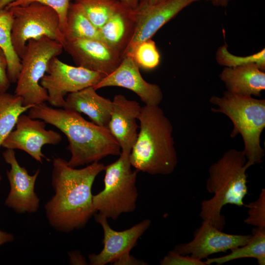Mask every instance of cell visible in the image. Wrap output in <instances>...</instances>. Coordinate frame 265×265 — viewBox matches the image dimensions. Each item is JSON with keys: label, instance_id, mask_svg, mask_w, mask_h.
<instances>
[{"label": "cell", "instance_id": "10", "mask_svg": "<svg viewBox=\"0 0 265 265\" xmlns=\"http://www.w3.org/2000/svg\"><path fill=\"white\" fill-rule=\"evenodd\" d=\"M61 140L59 133L46 130L44 121L22 114L18 118L15 129L3 141L1 146L7 149L22 150L42 163L44 159L50 160L42 153V147L56 145Z\"/></svg>", "mask_w": 265, "mask_h": 265}, {"label": "cell", "instance_id": "25", "mask_svg": "<svg viewBox=\"0 0 265 265\" xmlns=\"http://www.w3.org/2000/svg\"><path fill=\"white\" fill-rule=\"evenodd\" d=\"M82 7L86 16L98 29L117 10L120 0H74Z\"/></svg>", "mask_w": 265, "mask_h": 265}, {"label": "cell", "instance_id": "5", "mask_svg": "<svg viewBox=\"0 0 265 265\" xmlns=\"http://www.w3.org/2000/svg\"><path fill=\"white\" fill-rule=\"evenodd\" d=\"M210 102L217 106L215 112L227 116L234 129L231 137L240 134L244 143L242 151L253 165L263 161L265 151L260 144L261 134L265 127V100L225 91L222 97L212 96Z\"/></svg>", "mask_w": 265, "mask_h": 265}, {"label": "cell", "instance_id": "14", "mask_svg": "<svg viewBox=\"0 0 265 265\" xmlns=\"http://www.w3.org/2000/svg\"><path fill=\"white\" fill-rule=\"evenodd\" d=\"M94 215L96 221L103 229L104 247L99 253H92L88 255L91 265L113 263L124 256L130 254L131 250L135 246L139 238L149 228L151 222L149 219H145L129 229L117 231L110 227L107 218L98 213Z\"/></svg>", "mask_w": 265, "mask_h": 265}, {"label": "cell", "instance_id": "29", "mask_svg": "<svg viewBox=\"0 0 265 265\" xmlns=\"http://www.w3.org/2000/svg\"><path fill=\"white\" fill-rule=\"evenodd\" d=\"M244 206L248 209V216L244 222L257 228H265V189H262L256 201L244 204Z\"/></svg>", "mask_w": 265, "mask_h": 265}, {"label": "cell", "instance_id": "28", "mask_svg": "<svg viewBox=\"0 0 265 265\" xmlns=\"http://www.w3.org/2000/svg\"><path fill=\"white\" fill-rule=\"evenodd\" d=\"M71 0H15L4 8L38 2L53 9L58 14L60 20V29L64 35L67 25V16Z\"/></svg>", "mask_w": 265, "mask_h": 265}, {"label": "cell", "instance_id": "15", "mask_svg": "<svg viewBox=\"0 0 265 265\" xmlns=\"http://www.w3.org/2000/svg\"><path fill=\"white\" fill-rule=\"evenodd\" d=\"M199 0H162L149 5L141 1L136 7L137 24L133 37L122 58L139 43L151 37L184 8Z\"/></svg>", "mask_w": 265, "mask_h": 265}, {"label": "cell", "instance_id": "4", "mask_svg": "<svg viewBox=\"0 0 265 265\" xmlns=\"http://www.w3.org/2000/svg\"><path fill=\"white\" fill-rule=\"evenodd\" d=\"M252 165L243 151L230 149L210 166L206 188L214 195L201 202L200 216L203 221L222 231L226 222L221 209L227 204L244 205L243 200L248 194L246 172Z\"/></svg>", "mask_w": 265, "mask_h": 265}, {"label": "cell", "instance_id": "18", "mask_svg": "<svg viewBox=\"0 0 265 265\" xmlns=\"http://www.w3.org/2000/svg\"><path fill=\"white\" fill-rule=\"evenodd\" d=\"M137 19L136 8H131L121 2L117 10L98 29L101 40L119 53L122 58L134 33Z\"/></svg>", "mask_w": 265, "mask_h": 265}, {"label": "cell", "instance_id": "32", "mask_svg": "<svg viewBox=\"0 0 265 265\" xmlns=\"http://www.w3.org/2000/svg\"><path fill=\"white\" fill-rule=\"evenodd\" d=\"M142 260L136 259L130 254L126 255L114 262L112 264L116 265H148Z\"/></svg>", "mask_w": 265, "mask_h": 265}, {"label": "cell", "instance_id": "37", "mask_svg": "<svg viewBox=\"0 0 265 265\" xmlns=\"http://www.w3.org/2000/svg\"><path fill=\"white\" fill-rule=\"evenodd\" d=\"M15 0H0V9L4 8Z\"/></svg>", "mask_w": 265, "mask_h": 265}, {"label": "cell", "instance_id": "13", "mask_svg": "<svg viewBox=\"0 0 265 265\" xmlns=\"http://www.w3.org/2000/svg\"><path fill=\"white\" fill-rule=\"evenodd\" d=\"M193 237L191 241L176 245L174 250L202 260L212 254L226 252L246 244L251 239L252 234H227L211 223L203 221L201 226L194 232Z\"/></svg>", "mask_w": 265, "mask_h": 265}, {"label": "cell", "instance_id": "17", "mask_svg": "<svg viewBox=\"0 0 265 265\" xmlns=\"http://www.w3.org/2000/svg\"><path fill=\"white\" fill-rule=\"evenodd\" d=\"M108 129L120 147L121 152L130 154L138 134L137 120L141 106L136 101L121 94L113 99Z\"/></svg>", "mask_w": 265, "mask_h": 265}, {"label": "cell", "instance_id": "21", "mask_svg": "<svg viewBox=\"0 0 265 265\" xmlns=\"http://www.w3.org/2000/svg\"><path fill=\"white\" fill-rule=\"evenodd\" d=\"M229 254L213 258H207V265L215 263L220 265L241 258H252L259 265H265V228L255 227L252 231V238L246 244L235 248Z\"/></svg>", "mask_w": 265, "mask_h": 265}, {"label": "cell", "instance_id": "33", "mask_svg": "<svg viewBox=\"0 0 265 265\" xmlns=\"http://www.w3.org/2000/svg\"><path fill=\"white\" fill-rule=\"evenodd\" d=\"M70 263L72 264L87 265V263L79 251H73L69 253Z\"/></svg>", "mask_w": 265, "mask_h": 265}, {"label": "cell", "instance_id": "39", "mask_svg": "<svg viewBox=\"0 0 265 265\" xmlns=\"http://www.w3.org/2000/svg\"><path fill=\"white\" fill-rule=\"evenodd\" d=\"M1 180V176L0 174V182Z\"/></svg>", "mask_w": 265, "mask_h": 265}, {"label": "cell", "instance_id": "36", "mask_svg": "<svg viewBox=\"0 0 265 265\" xmlns=\"http://www.w3.org/2000/svg\"><path fill=\"white\" fill-rule=\"evenodd\" d=\"M217 6L226 7L230 0H207Z\"/></svg>", "mask_w": 265, "mask_h": 265}, {"label": "cell", "instance_id": "31", "mask_svg": "<svg viewBox=\"0 0 265 265\" xmlns=\"http://www.w3.org/2000/svg\"><path fill=\"white\" fill-rule=\"evenodd\" d=\"M7 60L3 50L0 47V93L7 91L10 85L7 73Z\"/></svg>", "mask_w": 265, "mask_h": 265}, {"label": "cell", "instance_id": "3", "mask_svg": "<svg viewBox=\"0 0 265 265\" xmlns=\"http://www.w3.org/2000/svg\"><path fill=\"white\" fill-rule=\"evenodd\" d=\"M140 130L129 154L132 166L151 175H168L176 168L177 155L173 127L159 106H141Z\"/></svg>", "mask_w": 265, "mask_h": 265}, {"label": "cell", "instance_id": "24", "mask_svg": "<svg viewBox=\"0 0 265 265\" xmlns=\"http://www.w3.org/2000/svg\"><path fill=\"white\" fill-rule=\"evenodd\" d=\"M65 37L101 40L99 29L89 20L81 5L77 2L70 4Z\"/></svg>", "mask_w": 265, "mask_h": 265}, {"label": "cell", "instance_id": "26", "mask_svg": "<svg viewBox=\"0 0 265 265\" xmlns=\"http://www.w3.org/2000/svg\"><path fill=\"white\" fill-rule=\"evenodd\" d=\"M126 56H131L139 68L147 70L156 68L160 61L159 53L151 38L137 44Z\"/></svg>", "mask_w": 265, "mask_h": 265}, {"label": "cell", "instance_id": "19", "mask_svg": "<svg viewBox=\"0 0 265 265\" xmlns=\"http://www.w3.org/2000/svg\"><path fill=\"white\" fill-rule=\"evenodd\" d=\"M65 102L63 108L84 113L95 124L108 129L112 102L99 95L93 86L69 93Z\"/></svg>", "mask_w": 265, "mask_h": 265}, {"label": "cell", "instance_id": "1", "mask_svg": "<svg viewBox=\"0 0 265 265\" xmlns=\"http://www.w3.org/2000/svg\"><path fill=\"white\" fill-rule=\"evenodd\" d=\"M105 165L99 162L77 169L57 157L53 162L52 186L54 193L45 205L50 225L60 232H70L85 226L94 215L92 187Z\"/></svg>", "mask_w": 265, "mask_h": 265}, {"label": "cell", "instance_id": "34", "mask_svg": "<svg viewBox=\"0 0 265 265\" xmlns=\"http://www.w3.org/2000/svg\"><path fill=\"white\" fill-rule=\"evenodd\" d=\"M14 240V237L13 235L0 230V246L5 243L11 242Z\"/></svg>", "mask_w": 265, "mask_h": 265}, {"label": "cell", "instance_id": "8", "mask_svg": "<svg viewBox=\"0 0 265 265\" xmlns=\"http://www.w3.org/2000/svg\"><path fill=\"white\" fill-rule=\"evenodd\" d=\"M12 13L11 39L13 48L20 58L30 39L48 37L63 47L64 35L61 31L57 13L52 8L38 2L6 8Z\"/></svg>", "mask_w": 265, "mask_h": 265}, {"label": "cell", "instance_id": "2", "mask_svg": "<svg viewBox=\"0 0 265 265\" xmlns=\"http://www.w3.org/2000/svg\"><path fill=\"white\" fill-rule=\"evenodd\" d=\"M28 115L40 119L62 132L67 137L71 153L70 167L99 162L109 155L119 156L121 150L107 128L83 118L80 113L65 108H54L45 103L33 106Z\"/></svg>", "mask_w": 265, "mask_h": 265}, {"label": "cell", "instance_id": "11", "mask_svg": "<svg viewBox=\"0 0 265 265\" xmlns=\"http://www.w3.org/2000/svg\"><path fill=\"white\" fill-rule=\"evenodd\" d=\"M2 156L10 165L6 172L10 190L5 205L18 213L36 212L39 208L40 199L35 192V185L40 169L29 175L26 169L19 164L14 150L6 149Z\"/></svg>", "mask_w": 265, "mask_h": 265}, {"label": "cell", "instance_id": "12", "mask_svg": "<svg viewBox=\"0 0 265 265\" xmlns=\"http://www.w3.org/2000/svg\"><path fill=\"white\" fill-rule=\"evenodd\" d=\"M64 49L78 66L101 73L106 76L120 65L121 55L101 40L64 37Z\"/></svg>", "mask_w": 265, "mask_h": 265}, {"label": "cell", "instance_id": "23", "mask_svg": "<svg viewBox=\"0 0 265 265\" xmlns=\"http://www.w3.org/2000/svg\"><path fill=\"white\" fill-rule=\"evenodd\" d=\"M32 106H24L23 99L15 94L0 93V148L16 126L19 116Z\"/></svg>", "mask_w": 265, "mask_h": 265}, {"label": "cell", "instance_id": "16", "mask_svg": "<svg viewBox=\"0 0 265 265\" xmlns=\"http://www.w3.org/2000/svg\"><path fill=\"white\" fill-rule=\"evenodd\" d=\"M109 86L121 87L132 91L147 106H159L163 98L159 86L144 80L139 67L130 56H125L112 73L93 87L97 90Z\"/></svg>", "mask_w": 265, "mask_h": 265}, {"label": "cell", "instance_id": "30", "mask_svg": "<svg viewBox=\"0 0 265 265\" xmlns=\"http://www.w3.org/2000/svg\"><path fill=\"white\" fill-rule=\"evenodd\" d=\"M159 264L161 265H207L205 261L190 255L180 254L174 250L169 251Z\"/></svg>", "mask_w": 265, "mask_h": 265}, {"label": "cell", "instance_id": "22", "mask_svg": "<svg viewBox=\"0 0 265 265\" xmlns=\"http://www.w3.org/2000/svg\"><path fill=\"white\" fill-rule=\"evenodd\" d=\"M13 20V15L9 9H0V47L6 56L7 73L11 83L17 81L21 69L20 58L16 53L12 42Z\"/></svg>", "mask_w": 265, "mask_h": 265}, {"label": "cell", "instance_id": "9", "mask_svg": "<svg viewBox=\"0 0 265 265\" xmlns=\"http://www.w3.org/2000/svg\"><path fill=\"white\" fill-rule=\"evenodd\" d=\"M105 77L98 72L68 65L54 57L51 60L40 83L47 91L49 103L63 108L66 95L94 86Z\"/></svg>", "mask_w": 265, "mask_h": 265}, {"label": "cell", "instance_id": "7", "mask_svg": "<svg viewBox=\"0 0 265 265\" xmlns=\"http://www.w3.org/2000/svg\"><path fill=\"white\" fill-rule=\"evenodd\" d=\"M63 49L60 42L46 36L28 41L20 57L21 69L14 91L23 99L24 106H34L48 101L47 91L40 82L51 60L60 54Z\"/></svg>", "mask_w": 265, "mask_h": 265}, {"label": "cell", "instance_id": "27", "mask_svg": "<svg viewBox=\"0 0 265 265\" xmlns=\"http://www.w3.org/2000/svg\"><path fill=\"white\" fill-rule=\"evenodd\" d=\"M227 48L226 45L220 47L216 53V60L221 65L233 67L249 64H255L260 69L265 70V50L264 49L252 55L239 57L230 53Z\"/></svg>", "mask_w": 265, "mask_h": 265}, {"label": "cell", "instance_id": "6", "mask_svg": "<svg viewBox=\"0 0 265 265\" xmlns=\"http://www.w3.org/2000/svg\"><path fill=\"white\" fill-rule=\"evenodd\" d=\"M129 154L121 152L115 161L105 166L104 188L93 195L95 210L106 218L115 220L122 213L135 210L137 171L132 170Z\"/></svg>", "mask_w": 265, "mask_h": 265}, {"label": "cell", "instance_id": "35", "mask_svg": "<svg viewBox=\"0 0 265 265\" xmlns=\"http://www.w3.org/2000/svg\"><path fill=\"white\" fill-rule=\"evenodd\" d=\"M142 0H120L124 5L132 9L136 8Z\"/></svg>", "mask_w": 265, "mask_h": 265}, {"label": "cell", "instance_id": "38", "mask_svg": "<svg viewBox=\"0 0 265 265\" xmlns=\"http://www.w3.org/2000/svg\"><path fill=\"white\" fill-rule=\"evenodd\" d=\"M162 0H142L141 1L145 4L151 5L157 3Z\"/></svg>", "mask_w": 265, "mask_h": 265}, {"label": "cell", "instance_id": "20", "mask_svg": "<svg viewBox=\"0 0 265 265\" xmlns=\"http://www.w3.org/2000/svg\"><path fill=\"white\" fill-rule=\"evenodd\" d=\"M219 77L227 91L237 95L260 96L265 89V73L255 64L227 67Z\"/></svg>", "mask_w": 265, "mask_h": 265}]
</instances>
